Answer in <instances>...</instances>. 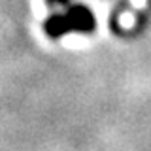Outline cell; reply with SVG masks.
Instances as JSON below:
<instances>
[{"label": "cell", "mask_w": 151, "mask_h": 151, "mask_svg": "<svg viewBox=\"0 0 151 151\" xmlns=\"http://www.w3.org/2000/svg\"><path fill=\"white\" fill-rule=\"evenodd\" d=\"M129 2H130V8H132L130 13L142 12V9H145V6H147V0H129Z\"/></svg>", "instance_id": "obj_1"}]
</instances>
